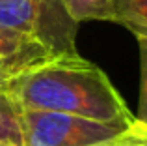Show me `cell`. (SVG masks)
Returning a JSON list of instances; mask_svg holds the SVG:
<instances>
[{
    "mask_svg": "<svg viewBox=\"0 0 147 146\" xmlns=\"http://www.w3.org/2000/svg\"><path fill=\"white\" fill-rule=\"evenodd\" d=\"M6 90L21 109L76 114L100 122H132L106 73L78 55H61L11 77Z\"/></svg>",
    "mask_w": 147,
    "mask_h": 146,
    "instance_id": "obj_1",
    "label": "cell"
},
{
    "mask_svg": "<svg viewBox=\"0 0 147 146\" xmlns=\"http://www.w3.org/2000/svg\"><path fill=\"white\" fill-rule=\"evenodd\" d=\"M22 146H129L132 122H100L76 114L21 109Z\"/></svg>",
    "mask_w": 147,
    "mask_h": 146,
    "instance_id": "obj_2",
    "label": "cell"
},
{
    "mask_svg": "<svg viewBox=\"0 0 147 146\" xmlns=\"http://www.w3.org/2000/svg\"><path fill=\"white\" fill-rule=\"evenodd\" d=\"M0 25L37 38L56 56L76 55V23L63 0H0Z\"/></svg>",
    "mask_w": 147,
    "mask_h": 146,
    "instance_id": "obj_3",
    "label": "cell"
},
{
    "mask_svg": "<svg viewBox=\"0 0 147 146\" xmlns=\"http://www.w3.org/2000/svg\"><path fill=\"white\" fill-rule=\"evenodd\" d=\"M52 58L56 55L37 38L0 25V70L15 77Z\"/></svg>",
    "mask_w": 147,
    "mask_h": 146,
    "instance_id": "obj_4",
    "label": "cell"
},
{
    "mask_svg": "<svg viewBox=\"0 0 147 146\" xmlns=\"http://www.w3.org/2000/svg\"><path fill=\"white\" fill-rule=\"evenodd\" d=\"M0 144L22 146V120L21 105L9 96L7 90H0Z\"/></svg>",
    "mask_w": 147,
    "mask_h": 146,
    "instance_id": "obj_5",
    "label": "cell"
},
{
    "mask_svg": "<svg viewBox=\"0 0 147 146\" xmlns=\"http://www.w3.org/2000/svg\"><path fill=\"white\" fill-rule=\"evenodd\" d=\"M112 21L130 30L138 40H147V0H114Z\"/></svg>",
    "mask_w": 147,
    "mask_h": 146,
    "instance_id": "obj_6",
    "label": "cell"
},
{
    "mask_svg": "<svg viewBox=\"0 0 147 146\" xmlns=\"http://www.w3.org/2000/svg\"><path fill=\"white\" fill-rule=\"evenodd\" d=\"M63 6L75 23L112 21L114 0H63Z\"/></svg>",
    "mask_w": 147,
    "mask_h": 146,
    "instance_id": "obj_7",
    "label": "cell"
},
{
    "mask_svg": "<svg viewBox=\"0 0 147 146\" xmlns=\"http://www.w3.org/2000/svg\"><path fill=\"white\" fill-rule=\"evenodd\" d=\"M140 41V62H142V86H140V103H138V114L132 120L136 129L147 131V40Z\"/></svg>",
    "mask_w": 147,
    "mask_h": 146,
    "instance_id": "obj_8",
    "label": "cell"
},
{
    "mask_svg": "<svg viewBox=\"0 0 147 146\" xmlns=\"http://www.w3.org/2000/svg\"><path fill=\"white\" fill-rule=\"evenodd\" d=\"M11 77H13V75H9L7 71L0 70V90H6V86H7V83H9Z\"/></svg>",
    "mask_w": 147,
    "mask_h": 146,
    "instance_id": "obj_9",
    "label": "cell"
},
{
    "mask_svg": "<svg viewBox=\"0 0 147 146\" xmlns=\"http://www.w3.org/2000/svg\"><path fill=\"white\" fill-rule=\"evenodd\" d=\"M130 129H132V128H130ZM132 135H134V133H132ZM129 146H147V141H144V139H140V137H136V135H134L132 143H130Z\"/></svg>",
    "mask_w": 147,
    "mask_h": 146,
    "instance_id": "obj_10",
    "label": "cell"
},
{
    "mask_svg": "<svg viewBox=\"0 0 147 146\" xmlns=\"http://www.w3.org/2000/svg\"><path fill=\"white\" fill-rule=\"evenodd\" d=\"M132 133H134V135H136V137H140V139L147 141V131H142V129H136V128H134V126H132Z\"/></svg>",
    "mask_w": 147,
    "mask_h": 146,
    "instance_id": "obj_11",
    "label": "cell"
},
{
    "mask_svg": "<svg viewBox=\"0 0 147 146\" xmlns=\"http://www.w3.org/2000/svg\"><path fill=\"white\" fill-rule=\"evenodd\" d=\"M0 146H7V144H0Z\"/></svg>",
    "mask_w": 147,
    "mask_h": 146,
    "instance_id": "obj_12",
    "label": "cell"
}]
</instances>
